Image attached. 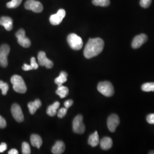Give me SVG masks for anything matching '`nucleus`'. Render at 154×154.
Wrapping results in <instances>:
<instances>
[{
    "mask_svg": "<svg viewBox=\"0 0 154 154\" xmlns=\"http://www.w3.org/2000/svg\"><path fill=\"white\" fill-rule=\"evenodd\" d=\"M104 45L105 43L102 39L100 38L89 39L84 49V56L88 59H90L99 55L103 51Z\"/></svg>",
    "mask_w": 154,
    "mask_h": 154,
    "instance_id": "nucleus-1",
    "label": "nucleus"
},
{
    "mask_svg": "<svg viewBox=\"0 0 154 154\" xmlns=\"http://www.w3.org/2000/svg\"><path fill=\"white\" fill-rule=\"evenodd\" d=\"M11 83L13 86V89L18 93H25L27 91L26 84L22 77L18 75L12 76L11 79Z\"/></svg>",
    "mask_w": 154,
    "mask_h": 154,
    "instance_id": "nucleus-2",
    "label": "nucleus"
},
{
    "mask_svg": "<svg viewBox=\"0 0 154 154\" xmlns=\"http://www.w3.org/2000/svg\"><path fill=\"white\" fill-rule=\"evenodd\" d=\"M67 42L72 49L79 50L83 46V41L82 38L76 34L72 33L67 37Z\"/></svg>",
    "mask_w": 154,
    "mask_h": 154,
    "instance_id": "nucleus-3",
    "label": "nucleus"
},
{
    "mask_svg": "<svg viewBox=\"0 0 154 154\" xmlns=\"http://www.w3.org/2000/svg\"><path fill=\"white\" fill-rule=\"evenodd\" d=\"M97 88L99 93L107 97H110L114 94V89L112 85L108 81L99 83Z\"/></svg>",
    "mask_w": 154,
    "mask_h": 154,
    "instance_id": "nucleus-4",
    "label": "nucleus"
},
{
    "mask_svg": "<svg viewBox=\"0 0 154 154\" xmlns=\"http://www.w3.org/2000/svg\"><path fill=\"white\" fill-rule=\"evenodd\" d=\"M72 130L75 133L82 134L85 131V126L83 122V116H77L72 122Z\"/></svg>",
    "mask_w": 154,
    "mask_h": 154,
    "instance_id": "nucleus-5",
    "label": "nucleus"
},
{
    "mask_svg": "<svg viewBox=\"0 0 154 154\" xmlns=\"http://www.w3.org/2000/svg\"><path fill=\"white\" fill-rule=\"evenodd\" d=\"M10 52V47L8 45H3L0 48V65L6 67L8 66V56Z\"/></svg>",
    "mask_w": 154,
    "mask_h": 154,
    "instance_id": "nucleus-6",
    "label": "nucleus"
},
{
    "mask_svg": "<svg viewBox=\"0 0 154 154\" xmlns=\"http://www.w3.org/2000/svg\"><path fill=\"white\" fill-rule=\"evenodd\" d=\"M16 36L17 38L18 43L22 47L27 48L30 46L31 42L30 39L26 37L25 32L23 29H20L16 34Z\"/></svg>",
    "mask_w": 154,
    "mask_h": 154,
    "instance_id": "nucleus-7",
    "label": "nucleus"
},
{
    "mask_svg": "<svg viewBox=\"0 0 154 154\" xmlns=\"http://www.w3.org/2000/svg\"><path fill=\"white\" fill-rule=\"evenodd\" d=\"M25 8L35 13H41L43 11L42 4L35 0H27L25 4Z\"/></svg>",
    "mask_w": 154,
    "mask_h": 154,
    "instance_id": "nucleus-8",
    "label": "nucleus"
},
{
    "mask_svg": "<svg viewBox=\"0 0 154 154\" xmlns=\"http://www.w3.org/2000/svg\"><path fill=\"white\" fill-rule=\"evenodd\" d=\"M65 16L66 11L64 9H61L56 14H53L50 17V22L53 25H58L63 21Z\"/></svg>",
    "mask_w": 154,
    "mask_h": 154,
    "instance_id": "nucleus-9",
    "label": "nucleus"
},
{
    "mask_svg": "<svg viewBox=\"0 0 154 154\" xmlns=\"http://www.w3.org/2000/svg\"><path fill=\"white\" fill-rule=\"evenodd\" d=\"M107 127L109 130L111 132H115L116 127L120 123V119L119 116L116 114H112L108 118Z\"/></svg>",
    "mask_w": 154,
    "mask_h": 154,
    "instance_id": "nucleus-10",
    "label": "nucleus"
},
{
    "mask_svg": "<svg viewBox=\"0 0 154 154\" xmlns=\"http://www.w3.org/2000/svg\"><path fill=\"white\" fill-rule=\"evenodd\" d=\"M11 112L14 119L18 122H22L24 120V116L21 107L17 104H14L11 106Z\"/></svg>",
    "mask_w": 154,
    "mask_h": 154,
    "instance_id": "nucleus-11",
    "label": "nucleus"
},
{
    "mask_svg": "<svg viewBox=\"0 0 154 154\" xmlns=\"http://www.w3.org/2000/svg\"><path fill=\"white\" fill-rule=\"evenodd\" d=\"M147 39L148 37L147 35L144 34H141L137 35L132 40V44H131L132 48L137 49L140 48L142 46V45L145 44L147 42Z\"/></svg>",
    "mask_w": 154,
    "mask_h": 154,
    "instance_id": "nucleus-12",
    "label": "nucleus"
},
{
    "mask_svg": "<svg viewBox=\"0 0 154 154\" xmlns=\"http://www.w3.org/2000/svg\"><path fill=\"white\" fill-rule=\"evenodd\" d=\"M39 64L42 66H45L48 69L53 67V62L46 57V53L44 51H39L38 54Z\"/></svg>",
    "mask_w": 154,
    "mask_h": 154,
    "instance_id": "nucleus-13",
    "label": "nucleus"
},
{
    "mask_svg": "<svg viewBox=\"0 0 154 154\" xmlns=\"http://www.w3.org/2000/svg\"><path fill=\"white\" fill-rule=\"evenodd\" d=\"M0 25L3 26L6 30L11 31L13 29V20L9 17H2L0 18Z\"/></svg>",
    "mask_w": 154,
    "mask_h": 154,
    "instance_id": "nucleus-14",
    "label": "nucleus"
},
{
    "mask_svg": "<svg viewBox=\"0 0 154 154\" xmlns=\"http://www.w3.org/2000/svg\"><path fill=\"white\" fill-rule=\"evenodd\" d=\"M65 149V145L62 141H57L53 147L51 151L54 154H62Z\"/></svg>",
    "mask_w": 154,
    "mask_h": 154,
    "instance_id": "nucleus-15",
    "label": "nucleus"
},
{
    "mask_svg": "<svg viewBox=\"0 0 154 154\" xmlns=\"http://www.w3.org/2000/svg\"><path fill=\"white\" fill-rule=\"evenodd\" d=\"M42 103L39 99H36L34 102H31L28 103V108L31 114H34L37 109L41 106Z\"/></svg>",
    "mask_w": 154,
    "mask_h": 154,
    "instance_id": "nucleus-16",
    "label": "nucleus"
},
{
    "mask_svg": "<svg viewBox=\"0 0 154 154\" xmlns=\"http://www.w3.org/2000/svg\"><path fill=\"white\" fill-rule=\"evenodd\" d=\"M112 140L110 137L102 138L100 142V147L104 150H107L111 149L112 146Z\"/></svg>",
    "mask_w": 154,
    "mask_h": 154,
    "instance_id": "nucleus-17",
    "label": "nucleus"
},
{
    "mask_svg": "<svg viewBox=\"0 0 154 154\" xmlns=\"http://www.w3.org/2000/svg\"><path fill=\"white\" fill-rule=\"evenodd\" d=\"M30 142L33 147L40 149L42 144V140L40 136L37 134H33L30 137Z\"/></svg>",
    "mask_w": 154,
    "mask_h": 154,
    "instance_id": "nucleus-18",
    "label": "nucleus"
},
{
    "mask_svg": "<svg viewBox=\"0 0 154 154\" xmlns=\"http://www.w3.org/2000/svg\"><path fill=\"white\" fill-rule=\"evenodd\" d=\"M99 143V135L98 132L95 131L89 137L88 140V144L93 147H95L98 145Z\"/></svg>",
    "mask_w": 154,
    "mask_h": 154,
    "instance_id": "nucleus-19",
    "label": "nucleus"
},
{
    "mask_svg": "<svg viewBox=\"0 0 154 154\" xmlns=\"http://www.w3.org/2000/svg\"><path fill=\"white\" fill-rule=\"evenodd\" d=\"M60 106L59 102H55L53 105H50L47 109V114L50 116H54L57 114V110Z\"/></svg>",
    "mask_w": 154,
    "mask_h": 154,
    "instance_id": "nucleus-20",
    "label": "nucleus"
},
{
    "mask_svg": "<svg viewBox=\"0 0 154 154\" xmlns=\"http://www.w3.org/2000/svg\"><path fill=\"white\" fill-rule=\"evenodd\" d=\"M67 72H60V74L59 77L56 78L55 79V83L58 86L62 85L64 83L66 82L67 81Z\"/></svg>",
    "mask_w": 154,
    "mask_h": 154,
    "instance_id": "nucleus-21",
    "label": "nucleus"
},
{
    "mask_svg": "<svg viewBox=\"0 0 154 154\" xmlns=\"http://www.w3.org/2000/svg\"><path fill=\"white\" fill-rule=\"evenodd\" d=\"M69 89L67 87L61 85L58 86V88L56 91V94L59 95L61 98H64L69 94Z\"/></svg>",
    "mask_w": 154,
    "mask_h": 154,
    "instance_id": "nucleus-22",
    "label": "nucleus"
},
{
    "mask_svg": "<svg viewBox=\"0 0 154 154\" xmlns=\"http://www.w3.org/2000/svg\"><path fill=\"white\" fill-rule=\"evenodd\" d=\"M142 90L145 92L154 91V82L144 83L142 86Z\"/></svg>",
    "mask_w": 154,
    "mask_h": 154,
    "instance_id": "nucleus-23",
    "label": "nucleus"
},
{
    "mask_svg": "<svg viewBox=\"0 0 154 154\" xmlns=\"http://www.w3.org/2000/svg\"><path fill=\"white\" fill-rule=\"evenodd\" d=\"M92 2L95 6L106 7L110 5V0H93Z\"/></svg>",
    "mask_w": 154,
    "mask_h": 154,
    "instance_id": "nucleus-24",
    "label": "nucleus"
},
{
    "mask_svg": "<svg viewBox=\"0 0 154 154\" xmlns=\"http://www.w3.org/2000/svg\"><path fill=\"white\" fill-rule=\"evenodd\" d=\"M22 0H11L6 4L8 8H16L21 4Z\"/></svg>",
    "mask_w": 154,
    "mask_h": 154,
    "instance_id": "nucleus-25",
    "label": "nucleus"
},
{
    "mask_svg": "<svg viewBox=\"0 0 154 154\" xmlns=\"http://www.w3.org/2000/svg\"><path fill=\"white\" fill-rule=\"evenodd\" d=\"M0 89L2 91V94L4 95H5L9 90V86L6 83L2 81H0Z\"/></svg>",
    "mask_w": 154,
    "mask_h": 154,
    "instance_id": "nucleus-26",
    "label": "nucleus"
},
{
    "mask_svg": "<svg viewBox=\"0 0 154 154\" xmlns=\"http://www.w3.org/2000/svg\"><path fill=\"white\" fill-rule=\"evenodd\" d=\"M22 154H29L31 153V149L29 144L27 142H23L22 144Z\"/></svg>",
    "mask_w": 154,
    "mask_h": 154,
    "instance_id": "nucleus-27",
    "label": "nucleus"
},
{
    "mask_svg": "<svg viewBox=\"0 0 154 154\" xmlns=\"http://www.w3.org/2000/svg\"><path fill=\"white\" fill-rule=\"evenodd\" d=\"M152 2V0H140V5L143 8H148Z\"/></svg>",
    "mask_w": 154,
    "mask_h": 154,
    "instance_id": "nucleus-28",
    "label": "nucleus"
},
{
    "mask_svg": "<svg viewBox=\"0 0 154 154\" xmlns=\"http://www.w3.org/2000/svg\"><path fill=\"white\" fill-rule=\"evenodd\" d=\"M67 112V109L65 107V108H62L60 110L58 111L57 116H58V118H63L65 116H66Z\"/></svg>",
    "mask_w": 154,
    "mask_h": 154,
    "instance_id": "nucleus-29",
    "label": "nucleus"
},
{
    "mask_svg": "<svg viewBox=\"0 0 154 154\" xmlns=\"http://www.w3.org/2000/svg\"><path fill=\"white\" fill-rule=\"evenodd\" d=\"M30 65L33 67V69H37L38 68V65L36 62L35 58L34 57H32L30 60Z\"/></svg>",
    "mask_w": 154,
    "mask_h": 154,
    "instance_id": "nucleus-30",
    "label": "nucleus"
},
{
    "mask_svg": "<svg viewBox=\"0 0 154 154\" xmlns=\"http://www.w3.org/2000/svg\"><path fill=\"white\" fill-rule=\"evenodd\" d=\"M147 122L151 124V125H154V113L149 114V116H147Z\"/></svg>",
    "mask_w": 154,
    "mask_h": 154,
    "instance_id": "nucleus-31",
    "label": "nucleus"
},
{
    "mask_svg": "<svg viewBox=\"0 0 154 154\" xmlns=\"http://www.w3.org/2000/svg\"><path fill=\"white\" fill-rule=\"evenodd\" d=\"M6 126V122L5 119L0 116V128H4Z\"/></svg>",
    "mask_w": 154,
    "mask_h": 154,
    "instance_id": "nucleus-32",
    "label": "nucleus"
},
{
    "mask_svg": "<svg viewBox=\"0 0 154 154\" xmlns=\"http://www.w3.org/2000/svg\"><path fill=\"white\" fill-rule=\"evenodd\" d=\"M73 104V101L72 99H69L67 100H66V102H65L64 103V106L65 107L67 108V109H69V107H70L72 106V105Z\"/></svg>",
    "mask_w": 154,
    "mask_h": 154,
    "instance_id": "nucleus-33",
    "label": "nucleus"
},
{
    "mask_svg": "<svg viewBox=\"0 0 154 154\" xmlns=\"http://www.w3.org/2000/svg\"><path fill=\"white\" fill-rule=\"evenodd\" d=\"M22 69L25 71H29L31 70H33V67L30 65H28V64H24L22 66Z\"/></svg>",
    "mask_w": 154,
    "mask_h": 154,
    "instance_id": "nucleus-34",
    "label": "nucleus"
},
{
    "mask_svg": "<svg viewBox=\"0 0 154 154\" xmlns=\"http://www.w3.org/2000/svg\"><path fill=\"white\" fill-rule=\"evenodd\" d=\"M7 149V144L5 143H2L0 144V152H3Z\"/></svg>",
    "mask_w": 154,
    "mask_h": 154,
    "instance_id": "nucleus-35",
    "label": "nucleus"
},
{
    "mask_svg": "<svg viewBox=\"0 0 154 154\" xmlns=\"http://www.w3.org/2000/svg\"><path fill=\"white\" fill-rule=\"evenodd\" d=\"M8 154H18V151L16 149H11V150H10L9 152H8Z\"/></svg>",
    "mask_w": 154,
    "mask_h": 154,
    "instance_id": "nucleus-36",
    "label": "nucleus"
},
{
    "mask_svg": "<svg viewBox=\"0 0 154 154\" xmlns=\"http://www.w3.org/2000/svg\"><path fill=\"white\" fill-rule=\"evenodd\" d=\"M149 154H154V151H150V152H149Z\"/></svg>",
    "mask_w": 154,
    "mask_h": 154,
    "instance_id": "nucleus-37",
    "label": "nucleus"
}]
</instances>
